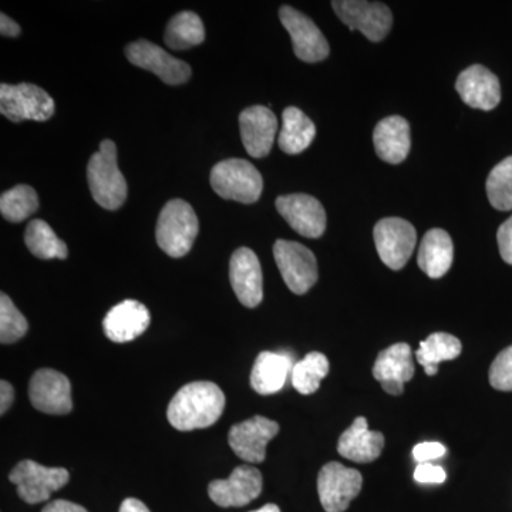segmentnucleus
I'll use <instances>...</instances> for the list:
<instances>
[{
	"instance_id": "29",
	"label": "nucleus",
	"mask_w": 512,
	"mask_h": 512,
	"mask_svg": "<svg viewBox=\"0 0 512 512\" xmlns=\"http://www.w3.org/2000/svg\"><path fill=\"white\" fill-rule=\"evenodd\" d=\"M26 247L36 258L40 259H66L67 247L62 239L57 238L55 231L47 222L33 220L26 227Z\"/></svg>"
},
{
	"instance_id": "30",
	"label": "nucleus",
	"mask_w": 512,
	"mask_h": 512,
	"mask_svg": "<svg viewBox=\"0 0 512 512\" xmlns=\"http://www.w3.org/2000/svg\"><path fill=\"white\" fill-rule=\"evenodd\" d=\"M328 373V357L319 352L309 353L293 366L292 386L301 394L318 392L320 383L328 376Z\"/></svg>"
},
{
	"instance_id": "7",
	"label": "nucleus",
	"mask_w": 512,
	"mask_h": 512,
	"mask_svg": "<svg viewBox=\"0 0 512 512\" xmlns=\"http://www.w3.org/2000/svg\"><path fill=\"white\" fill-rule=\"evenodd\" d=\"M274 256L286 286L296 295H305L318 281V262L311 249L299 242L278 239Z\"/></svg>"
},
{
	"instance_id": "13",
	"label": "nucleus",
	"mask_w": 512,
	"mask_h": 512,
	"mask_svg": "<svg viewBox=\"0 0 512 512\" xmlns=\"http://www.w3.org/2000/svg\"><path fill=\"white\" fill-rule=\"evenodd\" d=\"M29 399L39 412L63 416L73 409L72 384L57 370H37L30 379Z\"/></svg>"
},
{
	"instance_id": "28",
	"label": "nucleus",
	"mask_w": 512,
	"mask_h": 512,
	"mask_svg": "<svg viewBox=\"0 0 512 512\" xmlns=\"http://www.w3.org/2000/svg\"><path fill=\"white\" fill-rule=\"evenodd\" d=\"M165 45L173 50H187L201 45L205 39L204 23L194 12L178 13L165 29Z\"/></svg>"
},
{
	"instance_id": "31",
	"label": "nucleus",
	"mask_w": 512,
	"mask_h": 512,
	"mask_svg": "<svg viewBox=\"0 0 512 512\" xmlns=\"http://www.w3.org/2000/svg\"><path fill=\"white\" fill-rule=\"evenodd\" d=\"M39 210V197L29 185H16L12 190L3 192L0 197V212L9 222L28 220Z\"/></svg>"
},
{
	"instance_id": "1",
	"label": "nucleus",
	"mask_w": 512,
	"mask_h": 512,
	"mask_svg": "<svg viewBox=\"0 0 512 512\" xmlns=\"http://www.w3.org/2000/svg\"><path fill=\"white\" fill-rule=\"evenodd\" d=\"M225 409V394L212 382L185 384L168 406L171 426L180 431L207 429L217 423Z\"/></svg>"
},
{
	"instance_id": "36",
	"label": "nucleus",
	"mask_w": 512,
	"mask_h": 512,
	"mask_svg": "<svg viewBox=\"0 0 512 512\" xmlns=\"http://www.w3.org/2000/svg\"><path fill=\"white\" fill-rule=\"evenodd\" d=\"M446 454V447L436 441H427V443L417 444L413 448V457L419 463H430V461L437 460Z\"/></svg>"
},
{
	"instance_id": "17",
	"label": "nucleus",
	"mask_w": 512,
	"mask_h": 512,
	"mask_svg": "<svg viewBox=\"0 0 512 512\" xmlns=\"http://www.w3.org/2000/svg\"><path fill=\"white\" fill-rule=\"evenodd\" d=\"M262 491L261 471L254 467L239 466L227 480L212 481L208 494L222 508L245 507L259 497Z\"/></svg>"
},
{
	"instance_id": "27",
	"label": "nucleus",
	"mask_w": 512,
	"mask_h": 512,
	"mask_svg": "<svg viewBox=\"0 0 512 512\" xmlns=\"http://www.w3.org/2000/svg\"><path fill=\"white\" fill-rule=\"evenodd\" d=\"M461 350L463 346L456 336L443 332L433 333L420 343L416 353L417 362L424 367L427 376H434L441 362L456 359Z\"/></svg>"
},
{
	"instance_id": "18",
	"label": "nucleus",
	"mask_w": 512,
	"mask_h": 512,
	"mask_svg": "<svg viewBox=\"0 0 512 512\" xmlns=\"http://www.w3.org/2000/svg\"><path fill=\"white\" fill-rule=\"evenodd\" d=\"M242 143L251 157L262 158L271 153L278 133V119L271 109L252 106L239 116Z\"/></svg>"
},
{
	"instance_id": "16",
	"label": "nucleus",
	"mask_w": 512,
	"mask_h": 512,
	"mask_svg": "<svg viewBox=\"0 0 512 512\" xmlns=\"http://www.w3.org/2000/svg\"><path fill=\"white\" fill-rule=\"evenodd\" d=\"M229 279L238 301L247 308H256L264 299V276L252 249L239 248L232 254Z\"/></svg>"
},
{
	"instance_id": "34",
	"label": "nucleus",
	"mask_w": 512,
	"mask_h": 512,
	"mask_svg": "<svg viewBox=\"0 0 512 512\" xmlns=\"http://www.w3.org/2000/svg\"><path fill=\"white\" fill-rule=\"evenodd\" d=\"M490 383L500 392H512V346L495 357L490 367Z\"/></svg>"
},
{
	"instance_id": "10",
	"label": "nucleus",
	"mask_w": 512,
	"mask_h": 512,
	"mask_svg": "<svg viewBox=\"0 0 512 512\" xmlns=\"http://www.w3.org/2000/svg\"><path fill=\"white\" fill-rule=\"evenodd\" d=\"M416 229L402 218H384L375 227L377 254L384 265L400 271L409 262L416 248Z\"/></svg>"
},
{
	"instance_id": "20",
	"label": "nucleus",
	"mask_w": 512,
	"mask_h": 512,
	"mask_svg": "<svg viewBox=\"0 0 512 512\" xmlns=\"http://www.w3.org/2000/svg\"><path fill=\"white\" fill-rule=\"evenodd\" d=\"M373 376L382 384L384 392L394 396L402 394L404 383L410 382L414 376L412 348L406 343H396L384 349L377 356Z\"/></svg>"
},
{
	"instance_id": "38",
	"label": "nucleus",
	"mask_w": 512,
	"mask_h": 512,
	"mask_svg": "<svg viewBox=\"0 0 512 512\" xmlns=\"http://www.w3.org/2000/svg\"><path fill=\"white\" fill-rule=\"evenodd\" d=\"M15 400V390H13L12 384L2 380L0 382V413L5 414L10 409V406Z\"/></svg>"
},
{
	"instance_id": "22",
	"label": "nucleus",
	"mask_w": 512,
	"mask_h": 512,
	"mask_svg": "<svg viewBox=\"0 0 512 512\" xmlns=\"http://www.w3.org/2000/svg\"><path fill=\"white\" fill-rule=\"evenodd\" d=\"M377 156L389 164H400L406 160L412 147L410 126L400 116L387 117L377 124L373 133Z\"/></svg>"
},
{
	"instance_id": "3",
	"label": "nucleus",
	"mask_w": 512,
	"mask_h": 512,
	"mask_svg": "<svg viewBox=\"0 0 512 512\" xmlns=\"http://www.w3.org/2000/svg\"><path fill=\"white\" fill-rule=\"evenodd\" d=\"M200 231L194 208L187 201H168L158 217L156 238L158 247L171 258H183L191 251Z\"/></svg>"
},
{
	"instance_id": "4",
	"label": "nucleus",
	"mask_w": 512,
	"mask_h": 512,
	"mask_svg": "<svg viewBox=\"0 0 512 512\" xmlns=\"http://www.w3.org/2000/svg\"><path fill=\"white\" fill-rule=\"evenodd\" d=\"M210 183L212 190L224 200L254 204L264 190L262 175L247 160L229 158L214 165Z\"/></svg>"
},
{
	"instance_id": "12",
	"label": "nucleus",
	"mask_w": 512,
	"mask_h": 512,
	"mask_svg": "<svg viewBox=\"0 0 512 512\" xmlns=\"http://www.w3.org/2000/svg\"><path fill=\"white\" fill-rule=\"evenodd\" d=\"M126 56L128 62L148 70V72H153L170 86H178V84L190 80L191 67L188 66V63L168 55L164 49L148 40H138V42L128 45Z\"/></svg>"
},
{
	"instance_id": "6",
	"label": "nucleus",
	"mask_w": 512,
	"mask_h": 512,
	"mask_svg": "<svg viewBox=\"0 0 512 512\" xmlns=\"http://www.w3.org/2000/svg\"><path fill=\"white\" fill-rule=\"evenodd\" d=\"M66 468L40 466L32 460L20 461L9 474V480L16 485V491L25 503L39 504L49 500L55 491L69 483Z\"/></svg>"
},
{
	"instance_id": "5",
	"label": "nucleus",
	"mask_w": 512,
	"mask_h": 512,
	"mask_svg": "<svg viewBox=\"0 0 512 512\" xmlns=\"http://www.w3.org/2000/svg\"><path fill=\"white\" fill-rule=\"evenodd\" d=\"M0 113L13 123L25 120L47 121L55 114V101L35 84L20 83L12 86L3 83L0 86Z\"/></svg>"
},
{
	"instance_id": "37",
	"label": "nucleus",
	"mask_w": 512,
	"mask_h": 512,
	"mask_svg": "<svg viewBox=\"0 0 512 512\" xmlns=\"http://www.w3.org/2000/svg\"><path fill=\"white\" fill-rule=\"evenodd\" d=\"M497 241L504 261L512 265V217L498 228Z\"/></svg>"
},
{
	"instance_id": "11",
	"label": "nucleus",
	"mask_w": 512,
	"mask_h": 512,
	"mask_svg": "<svg viewBox=\"0 0 512 512\" xmlns=\"http://www.w3.org/2000/svg\"><path fill=\"white\" fill-rule=\"evenodd\" d=\"M282 25L292 37L293 52L306 63H318L329 56V43L308 16L291 6L279 10Z\"/></svg>"
},
{
	"instance_id": "25",
	"label": "nucleus",
	"mask_w": 512,
	"mask_h": 512,
	"mask_svg": "<svg viewBox=\"0 0 512 512\" xmlns=\"http://www.w3.org/2000/svg\"><path fill=\"white\" fill-rule=\"evenodd\" d=\"M454 247L450 235L444 229H430L424 235L419 249V266L429 278L439 279L453 265Z\"/></svg>"
},
{
	"instance_id": "15",
	"label": "nucleus",
	"mask_w": 512,
	"mask_h": 512,
	"mask_svg": "<svg viewBox=\"0 0 512 512\" xmlns=\"http://www.w3.org/2000/svg\"><path fill=\"white\" fill-rule=\"evenodd\" d=\"M276 210L302 237L320 238L325 232V208L311 195H282L276 200Z\"/></svg>"
},
{
	"instance_id": "26",
	"label": "nucleus",
	"mask_w": 512,
	"mask_h": 512,
	"mask_svg": "<svg viewBox=\"0 0 512 512\" xmlns=\"http://www.w3.org/2000/svg\"><path fill=\"white\" fill-rule=\"evenodd\" d=\"M315 137V124L302 110L298 107H288L284 110L281 134H279V147L284 153L291 156L301 154L311 146Z\"/></svg>"
},
{
	"instance_id": "2",
	"label": "nucleus",
	"mask_w": 512,
	"mask_h": 512,
	"mask_svg": "<svg viewBox=\"0 0 512 512\" xmlns=\"http://www.w3.org/2000/svg\"><path fill=\"white\" fill-rule=\"evenodd\" d=\"M87 181L93 200L104 210H119L127 198L126 178L117 163V147L111 140H104L87 165Z\"/></svg>"
},
{
	"instance_id": "41",
	"label": "nucleus",
	"mask_w": 512,
	"mask_h": 512,
	"mask_svg": "<svg viewBox=\"0 0 512 512\" xmlns=\"http://www.w3.org/2000/svg\"><path fill=\"white\" fill-rule=\"evenodd\" d=\"M119 512H150V510H148L147 505L141 503L140 500L127 498V500H124L123 504H121Z\"/></svg>"
},
{
	"instance_id": "32",
	"label": "nucleus",
	"mask_w": 512,
	"mask_h": 512,
	"mask_svg": "<svg viewBox=\"0 0 512 512\" xmlns=\"http://www.w3.org/2000/svg\"><path fill=\"white\" fill-rule=\"evenodd\" d=\"M487 195L495 210H512V157L495 165L488 175Z\"/></svg>"
},
{
	"instance_id": "40",
	"label": "nucleus",
	"mask_w": 512,
	"mask_h": 512,
	"mask_svg": "<svg viewBox=\"0 0 512 512\" xmlns=\"http://www.w3.org/2000/svg\"><path fill=\"white\" fill-rule=\"evenodd\" d=\"M0 33L6 37H18L20 35V26L18 23L13 22L9 16H6L5 13H2L0 15Z\"/></svg>"
},
{
	"instance_id": "39",
	"label": "nucleus",
	"mask_w": 512,
	"mask_h": 512,
	"mask_svg": "<svg viewBox=\"0 0 512 512\" xmlns=\"http://www.w3.org/2000/svg\"><path fill=\"white\" fill-rule=\"evenodd\" d=\"M42 512H87V510L82 505L70 503V501L56 500L47 504Z\"/></svg>"
},
{
	"instance_id": "21",
	"label": "nucleus",
	"mask_w": 512,
	"mask_h": 512,
	"mask_svg": "<svg viewBox=\"0 0 512 512\" xmlns=\"http://www.w3.org/2000/svg\"><path fill=\"white\" fill-rule=\"evenodd\" d=\"M150 312L143 303L128 299L111 308L103 320L107 338L116 343L137 339L150 326Z\"/></svg>"
},
{
	"instance_id": "33",
	"label": "nucleus",
	"mask_w": 512,
	"mask_h": 512,
	"mask_svg": "<svg viewBox=\"0 0 512 512\" xmlns=\"http://www.w3.org/2000/svg\"><path fill=\"white\" fill-rule=\"evenodd\" d=\"M29 323L19 309L13 305L6 293L0 295V342L3 345L18 342L28 332Z\"/></svg>"
},
{
	"instance_id": "14",
	"label": "nucleus",
	"mask_w": 512,
	"mask_h": 512,
	"mask_svg": "<svg viewBox=\"0 0 512 512\" xmlns=\"http://www.w3.org/2000/svg\"><path fill=\"white\" fill-rule=\"evenodd\" d=\"M279 433V424L266 417L255 416L235 424L229 431L228 441L234 453L247 463H262L266 446Z\"/></svg>"
},
{
	"instance_id": "42",
	"label": "nucleus",
	"mask_w": 512,
	"mask_h": 512,
	"mask_svg": "<svg viewBox=\"0 0 512 512\" xmlns=\"http://www.w3.org/2000/svg\"><path fill=\"white\" fill-rule=\"evenodd\" d=\"M252 512H281V510H279L278 505L266 504V505H264V507L259 508V510L252 511Z\"/></svg>"
},
{
	"instance_id": "23",
	"label": "nucleus",
	"mask_w": 512,
	"mask_h": 512,
	"mask_svg": "<svg viewBox=\"0 0 512 512\" xmlns=\"http://www.w3.org/2000/svg\"><path fill=\"white\" fill-rule=\"evenodd\" d=\"M384 436L380 431H370L365 417H357L345 433L340 436V456L355 463H372L382 454Z\"/></svg>"
},
{
	"instance_id": "24",
	"label": "nucleus",
	"mask_w": 512,
	"mask_h": 512,
	"mask_svg": "<svg viewBox=\"0 0 512 512\" xmlns=\"http://www.w3.org/2000/svg\"><path fill=\"white\" fill-rule=\"evenodd\" d=\"M293 366L291 356L285 353H259L251 372L252 389L262 396L281 392Z\"/></svg>"
},
{
	"instance_id": "9",
	"label": "nucleus",
	"mask_w": 512,
	"mask_h": 512,
	"mask_svg": "<svg viewBox=\"0 0 512 512\" xmlns=\"http://www.w3.org/2000/svg\"><path fill=\"white\" fill-rule=\"evenodd\" d=\"M332 6L338 18L349 26L350 30H360L372 42H380L392 29V12L383 3L335 0Z\"/></svg>"
},
{
	"instance_id": "35",
	"label": "nucleus",
	"mask_w": 512,
	"mask_h": 512,
	"mask_svg": "<svg viewBox=\"0 0 512 512\" xmlns=\"http://www.w3.org/2000/svg\"><path fill=\"white\" fill-rule=\"evenodd\" d=\"M446 478L444 468L431 463H421L414 470V480L420 484H443Z\"/></svg>"
},
{
	"instance_id": "19",
	"label": "nucleus",
	"mask_w": 512,
	"mask_h": 512,
	"mask_svg": "<svg viewBox=\"0 0 512 512\" xmlns=\"http://www.w3.org/2000/svg\"><path fill=\"white\" fill-rule=\"evenodd\" d=\"M456 89L461 100L473 109L490 111L501 101L500 80L480 64H474L461 72Z\"/></svg>"
},
{
	"instance_id": "8",
	"label": "nucleus",
	"mask_w": 512,
	"mask_h": 512,
	"mask_svg": "<svg viewBox=\"0 0 512 512\" xmlns=\"http://www.w3.org/2000/svg\"><path fill=\"white\" fill-rule=\"evenodd\" d=\"M362 474L343 464H326L318 477L320 504L326 512H345L362 491Z\"/></svg>"
}]
</instances>
